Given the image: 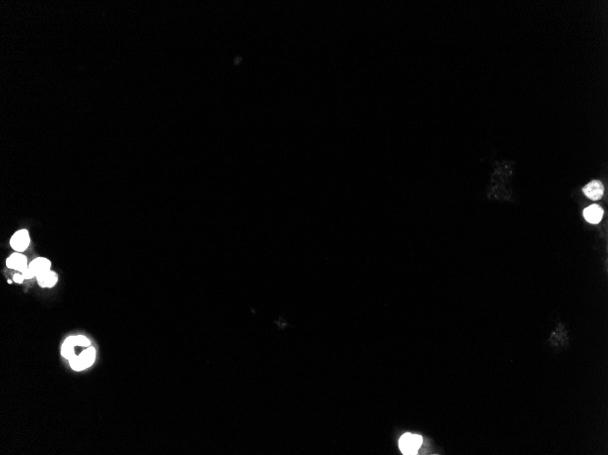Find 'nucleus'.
Listing matches in <instances>:
<instances>
[{
	"label": "nucleus",
	"mask_w": 608,
	"mask_h": 455,
	"mask_svg": "<svg viewBox=\"0 0 608 455\" xmlns=\"http://www.w3.org/2000/svg\"><path fill=\"white\" fill-rule=\"evenodd\" d=\"M423 445L421 435L406 433L399 439V448L403 455H416Z\"/></svg>",
	"instance_id": "f257e3e1"
},
{
	"label": "nucleus",
	"mask_w": 608,
	"mask_h": 455,
	"mask_svg": "<svg viewBox=\"0 0 608 455\" xmlns=\"http://www.w3.org/2000/svg\"><path fill=\"white\" fill-rule=\"evenodd\" d=\"M96 359V350L94 347H89L83 351L79 355L69 360V364L74 371L80 372L91 366Z\"/></svg>",
	"instance_id": "f03ea898"
},
{
	"label": "nucleus",
	"mask_w": 608,
	"mask_h": 455,
	"mask_svg": "<svg viewBox=\"0 0 608 455\" xmlns=\"http://www.w3.org/2000/svg\"><path fill=\"white\" fill-rule=\"evenodd\" d=\"M89 345H90V341L88 340V338L85 337L83 335L70 336V337L67 338L62 345V356L67 360H71L76 356V353H75L76 346L88 347Z\"/></svg>",
	"instance_id": "7ed1b4c3"
},
{
	"label": "nucleus",
	"mask_w": 608,
	"mask_h": 455,
	"mask_svg": "<svg viewBox=\"0 0 608 455\" xmlns=\"http://www.w3.org/2000/svg\"><path fill=\"white\" fill-rule=\"evenodd\" d=\"M29 244H30L29 233L26 229L17 231L12 236L10 240V245L12 246V248L14 250L18 251V252H23V251L26 250V248L29 246Z\"/></svg>",
	"instance_id": "20e7f679"
},
{
	"label": "nucleus",
	"mask_w": 608,
	"mask_h": 455,
	"mask_svg": "<svg viewBox=\"0 0 608 455\" xmlns=\"http://www.w3.org/2000/svg\"><path fill=\"white\" fill-rule=\"evenodd\" d=\"M583 193L590 200L598 201L604 194V185L600 181L594 180L583 187Z\"/></svg>",
	"instance_id": "39448f33"
},
{
	"label": "nucleus",
	"mask_w": 608,
	"mask_h": 455,
	"mask_svg": "<svg viewBox=\"0 0 608 455\" xmlns=\"http://www.w3.org/2000/svg\"><path fill=\"white\" fill-rule=\"evenodd\" d=\"M6 266L8 268L15 269L16 271L23 272L28 267L27 258L20 253L12 254L6 259Z\"/></svg>",
	"instance_id": "423d86ee"
},
{
	"label": "nucleus",
	"mask_w": 608,
	"mask_h": 455,
	"mask_svg": "<svg viewBox=\"0 0 608 455\" xmlns=\"http://www.w3.org/2000/svg\"><path fill=\"white\" fill-rule=\"evenodd\" d=\"M583 215H584V218L586 219V221H588V223L597 225L602 220L604 211L601 208V206H599L598 205H592L584 210Z\"/></svg>",
	"instance_id": "0eeeda50"
},
{
	"label": "nucleus",
	"mask_w": 608,
	"mask_h": 455,
	"mask_svg": "<svg viewBox=\"0 0 608 455\" xmlns=\"http://www.w3.org/2000/svg\"><path fill=\"white\" fill-rule=\"evenodd\" d=\"M30 268L31 271L34 273V275L36 277L40 276L42 274L46 273V271L50 270L51 267V262L48 259H46L45 257H37L35 260L31 262L30 265L28 266Z\"/></svg>",
	"instance_id": "6e6552de"
},
{
	"label": "nucleus",
	"mask_w": 608,
	"mask_h": 455,
	"mask_svg": "<svg viewBox=\"0 0 608 455\" xmlns=\"http://www.w3.org/2000/svg\"><path fill=\"white\" fill-rule=\"evenodd\" d=\"M38 285L41 287H53L57 283L58 276L54 271L48 270L36 277Z\"/></svg>",
	"instance_id": "1a4fd4ad"
},
{
	"label": "nucleus",
	"mask_w": 608,
	"mask_h": 455,
	"mask_svg": "<svg viewBox=\"0 0 608 455\" xmlns=\"http://www.w3.org/2000/svg\"><path fill=\"white\" fill-rule=\"evenodd\" d=\"M22 274H23V276H24V277H25V279H31V278L35 277L34 273L31 271V269L29 268V267H27L25 271L22 272Z\"/></svg>",
	"instance_id": "9d476101"
},
{
	"label": "nucleus",
	"mask_w": 608,
	"mask_h": 455,
	"mask_svg": "<svg viewBox=\"0 0 608 455\" xmlns=\"http://www.w3.org/2000/svg\"><path fill=\"white\" fill-rule=\"evenodd\" d=\"M13 280H14L15 283L21 284V283H23L24 280H25V277H24V276H23V274H15L14 277H13Z\"/></svg>",
	"instance_id": "9b49d317"
}]
</instances>
